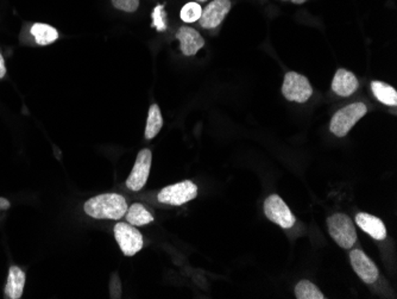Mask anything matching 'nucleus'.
Returning a JSON list of instances; mask_svg holds the SVG:
<instances>
[{
    "instance_id": "obj_6",
    "label": "nucleus",
    "mask_w": 397,
    "mask_h": 299,
    "mask_svg": "<svg viewBox=\"0 0 397 299\" xmlns=\"http://www.w3.org/2000/svg\"><path fill=\"white\" fill-rule=\"evenodd\" d=\"M115 237L119 244L120 251L126 257H133L144 246L143 236L130 223H117L115 227Z\"/></svg>"
},
{
    "instance_id": "obj_14",
    "label": "nucleus",
    "mask_w": 397,
    "mask_h": 299,
    "mask_svg": "<svg viewBox=\"0 0 397 299\" xmlns=\"http://www.w3.org/2000/svg\"><path fill=\"white\" fill-rule=\"evenodd\" d=\"M26 273L17 266L9 269V277L5 287V298L19 299L23 295L26 287Z\"/></svg>"
},
{
    "instance_id": "obj_5",
    "label": "nucleus",
    "mask_w": 397,
    "mask_h": 299,
    "mask_svg": "<svg viewBox=\"0 0 397 299\" xmlns=\"http://www.w3.org/2000/svg\"><path fill=\"white\" fill-rule=\"evenodd\" d=\"M282 93L289 102L306 103L312 97L313 89L304 75L296 72H288L283 80Z\"/></svg>"
},
{
    "instance_id": "obj_8",
    "label": "nucleus",
    "mask_w": 397,
    "mask_h": 299,
    "mask_svg": "<svg viewBox=\"0 0 397 299\" xmlns=\"http://www.w3.org/2000/svg\"><path fill=\"white\" fill-rule=\"evenodd\" d=\"M151 161H153L151 150H142L138 153L136 163L133 166V171L130 173V176L126 180V188L128 190H131L133 192H138L146 186L148 178H149Z\"/></svg>"
},
{
    "instance_id": "obj_21",
    "label": "nucleus",
    "mask_w": 397,
    "mask_h": 299,
    "mask_svg": "<svg viewBox=\"0 0 397 299\" xmlns=\"http://www.w3.org/2000/svg\"><path fill=\"white\" fill-rule=\"evenodd\" d=\"M151 17L154 21L151 26L156 28L159 33L167 30V18H166V11H164L163 5H157L155 8L154 12L151 13Z\"/></svg>"
},
{
    "instance_id": "obj_12",
    "label": "nucleus",
    "mask_w": 397,
    "mask_h": 299,
    "mask_svg": "<svg viewBox=\"0 0 397 299\" xmlns=\"http://www.w3.org/2000/svg\"><path fill=\"white\" fill-rule=\"evenodd\" d=\"M359 82L355 74L346 69H338L332 82V90L339 97H350L358 90Z\"/></svg>"
},
{
    "instance_id": "obj_24",
    "label": "nucleus",
    "mask_w": 397,
    "mask_h": 299,
    "mask_svg": "<svg viewBox=\"0 0 397 299\" xmlns=\"http://www.w3.org/2000/svg\"><path fill=\"white\" fill-rule=\"evenodd\" d=\"M5 75H6V67H5L4 57L0 54V79H3Z\"/></svg>"
},
{
    "instance_id": "obj_20",
    "label": "nucleus",
    "mask_w": 397,
    "mask_h": 299,
    "mask_svg": "<svg viewBox=\"0 0 397 299\" xmlns=\"http://www.w3.org/2000/svg\"><path fill=\"white\" fill-rule=\"evenodd\" d=\"M201 13H202V9H201L200 4L195 1H191L181 9L180 17L184 23H194L200 19Z\"/></svg>"
},
{
    "instance_id": "obj_27",
    "label": "nucleus",
    "mask_w": 397,
    "mask_h": 299,
    "mask_svg": "<svg viewBox=\"0 0 397 299\" xmlns=\"http://www.w3.org/2000/svg\"><path fill=\"white\" fill-rule=\"evenodd\" d=\"M195 1H197L199 4H201V3H205V1H207V0H195Z\"/></svg>"
},
{
    "instance_id": "obj_1",
    "label": "nucleus",
    "mask_w": 397,
    "mask_h": 299,
    "mask_svg": "<svg viewBox=\"0 0 397 299\" xmlns=\"http://www.w3.org/2000/svg\"><path fill=\"white\" fill-rule=\"evenodd\" d=\"M84 209L86 214L95 219L118 221L124 217L128 208L124 197L118 193H105L88 199Z\"/></svg>"
},
{
    "instance_id": "obj_4",
    "label": "nucleus",
    "mask_w": 397,
    "mask_h": 299,
    "mask_svg": "<svg viewBox=\"0 0 397 299\" xmlns=\"http://www.w3.org/2000/svg\"><path fill=\"white\" fill-rule=\"evenodd\" d=\"M197 196V186L191 180H184L177 184L163 188L158 193L157 199L162 204L180 206L195 199Z\"/></svg>"
},
{
    "instance_id": "obj_22",
    "label": "nucleus",
    "mask_w": 397,
    "mask_h": 299,
    "mask_svg": "<svg viewBox=\"0 0 397 299\" xmlns=\"http://www.w3.org/2000/svg\"><path fill=\"white\" fill-rule=\"evenodd\" d=\"M115 9L124 12H135L139 8V0H112Z\"/></svg>"
},
{
    "instance_id": "obj_23",
    "label": "nucleus",
    "mask_w": 397,
    "mask_h": 299,
    "mask_svg": "<svg viewBox=\"0 0 397 299\" xmlns=\"http://www.w3.org/2000/svg\"><path fill=\"white\" fill-rule=\"evenodd\" d=\"M120 296H122V289H120L119 279L117 275H115L111 282V297L112 298H120Z\"/></svg>"
},
{
    "instance_id": "obj_7",
    "label": "nucleus",
    "mask_w": 397,
    "mask_h": 299,
    "mask_svg": "<svg viewBox=\"0 0 397 299\" xmlns=\"http://www.w3.org/2000/svg\"><path fill=\"white\" fill-rule=\"evenodd\" d=\"M264 214L271 222L278 224L283 229H291L296 223V218L278 194H271L264 201Z\"/></svg>"
},
{
    "instance_id": "obj_16",
    "label": "nucleus",
    "mask_w": 397,
    "mask_h": 299,
    "mask_svg": "<svg viewBox=\"0 0 397 299\" xmlns=\"http://www.w3.org/2000/svg\"><path fill=\"white\" fill-rule=\"evenodd\" d=\"M126 221L135 227L146 226L154 221V216L146 209V206L139 203H135L126 211Z\"/></svg>"
},
{
    "instance_id": "obj_9",
    "label": "nucleus",
    "mask_w": 397,
    "mask_h": 299,
    "mask_svg": "<svg viewBox=\"0 0 397 299\" xmlns=\"http://www.w3.org/2000/svg\"><path fill=\"white\" fill-rule=\"evenodd\" d=\"M230 10V0H213L202 10L199 23L204 29H215L222 24Z\"/></svg>"
},
{
    "instance_id": "obj_19",
    "label": "nucleus",
    "mask_w": 397,
    "mask_h": 299,
    "mask_svg": "<svg viewBox=\"0 0 397 299\" xmlns=\"http://www.w3.org/2000/svg\"><path fill=\"white\" fill-rule=\"evenodd\" d=\"M295 297L298 299H325L324 293L309 280H301L295 287Z\"/></svg>"
},
{
    "instance_id": "obj_2",
    "label": "nucleus",
    "mask_w": 397,
    "mask_h": 299,
    "mask_svg": "<svg viewBox=\"0 0 397 299\" xmlns=\"http://www.w3.org/2000/svg\"><path fill=\"white\" fill-rule=\"evenodd\" d=\"M367 107L364 103H354L342 107L334 114L329 130L337 137H345L359 120L367 115Z\"/></svg>"
},
{
    "instance_id": "obj_17",
    "label": "nucleus",
    "mask_w": 397,
    "mask_h": 299,
    "mask_svg": "<svg viewBox=\"0 0 397 299\" xmlns=\"http://www.w3.org/2000/svg\"><path fill=\"white\" fill-rule=\"evenodd\" d=\"M371 91L375 94L377 100H380V103L388 105V107H396L397 92L393 86L388 85L385 82H372Z\"/></svg>"
},
{
    "instance_id": "obj_25",
    "label": "nucleus",
    "mask_w": 397,
    "mask_h": 299,
    "mask_svg": "<svg viewBox=\"0 0 397 299\" xmlns=\"http://www.w3.org/2000/svg\"><path fill=\"white\" fill-rule=\"evenodd\" d=\"M10 201H6L4 198H0V210L9 209Z\"/></svg>"
},
{
    "instance_id": "obj_3",
    "label": "nucleus",
    "mask_w": 397,
    "mask_h": 299,
    "mask_svg": "<svg viewBox=\"0 0 397 299\" xmlns=\"http://www.w3.org/2000/svg\"><path fill=\"white\" fill-rule=\"evenodd\" d=\"M329 235L336 244L344 249H351L357 241V231L354 222L344 214H334L327 218Z\"/></svg>"
},
{
    "instance_id": "obj_13",
    "label": "nucleus",
    "mask_w": 397,
    "mask_h": 299,
    "mask_svg": "<svg viewBox=\"0 0 397 299\" xmlns=\"http://www.w3.org/2000/svg\"><path fill=\"white\" fill-rule=\"evenodd\" d=\"M356 223L362 230L371 236L372 239L382 241L387 237V229L385 223L380 218L370 214L360 212L356 216Z\"/></svg>"
},
{
    "instance_id": "obj_15",
    "label": "nucleus",
    "mask_w": 397,
    "mask_h": 299,
    "mask_svg": "<svg viewBox=\"0 0 397 299\" xmlns=\"http://www.w3.org/2000/svg\"><path fill=\"white\" fill-rule=\"evenodd\" d=\"M30 33L39 46H49L59 39V31L49 24L35 23L34 26H31Z\"/></svg>"
},
{
    "instance_id": "obj_10",
    "label": "nucleus",
    "mask_w": 397,
    "mask_h": 299,
    "mask_svg": "<svg viewBox=\"0 0 397 299\" xmlns=\"http://www.w3.org/2000/svg\"><path fill=\"white\" fill-rule=\"evenodd\" d=\"M350 261L352 269H355L357 275L365 284H374L378 279L380 272H378L377 266L360 249H354L350 253Z\"/></svg>"
},
{
    "instance_id": "obj_18",
    "label": "nucleus",
    "mask_w": 397,
    "mask_h": 299,
    "mask_svg": "<svg viewBox=\"0 0 397 299\" xmlns=\"http://www.w3.org/2000/svg\"><path fill=\"white\" fill-rule=\"evenodd\" d=\"M163 127V118L159 107L156 104H153L149 109L148 114V120H146V138L153 140L156 137Z\"/></svg>"
},
{
    "instance_id": "obj_11",
    "label": "nucleus",
    "mask_w": 397,
    "mask_h": 299,
    "mask_svg": "<svg viewBox=\"0 0 397 299\" xmlns=\"http://www.w3.org/2000/svg\"><path fill=\"white\" fill-rule=\"evenodd\" d=\"M176 39L180 42V49L186 56H194L205 46V39L195 29L181 26L176 33Z\"/></svg>"
},
{
    "instance_id": "obj_26",
    "label": "nucleus",
    "mask_w": 397,
    "mask_h": 299,
    "mask_svg": "<svg viewBox=\"0 0 397 299\" xmlns=\"http://www.w3.org/2000/svg\"><path fill=\"white\" fill-rule=\"evenodd\" d=\"M283 1H291V3H294V4L300 5L304 4L308 0H283Z\"/></svg>"
}]
</instances>
